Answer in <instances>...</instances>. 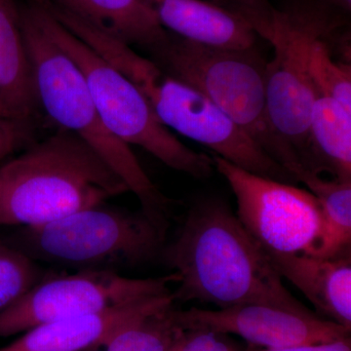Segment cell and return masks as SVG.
I'll list each match as a JSON object with an SVG mask.
<instances>
[{"label":"cell","instance_id":"cell-1","mask_svg":"<svg viewBox=\"0 0 351 351\" xmlns=\"http://www.w3.org/2000/svg\"><path fill=\"white\" fill-rule=\"evenodd\" d=\"M166 261L179 278L175 302L198 301L219 308L267 304L306 309L223 201H204L189 212Z\"/></svg>","mask_w":351,"mask_h":351},{"label":"cell","instance_id":"cell-2","mask_svg":"<svg viewBox=\"0 0 351 351\" xmlns=\"http://www.w3.org/2000/svg\"><path fill=\"white\" fill-rule=\"evenodd\" d=\"M128 191L91 145L59 128L0 167V226L43 225Z\"/></svg>","mask_w":351,"mask_h":351},{"label":"cell","instance_id":"cell-3","mask_svg":"<svg viewBox=\"0 0 351 351\" xmlns=\"http://www.w3.org/2000/svg\"><path fill=\"white\" fill-rule=\"evenodd\" d=\"M20 16L39 108L60 128L82 138L107 161L137 196L145 216L166 237L169 198L143 169L130 145L104 123L77 64L43 31L29 6L20 9Z\"/></svg>","mask_w":351,"mask_h":351},{"label":"cell","instance_id":"cell-4","mask_svg":"<svg viewBox=\"0 0 351 351\" xmlns=\"http://www.w3.org/2000/svg\"><path fill=\"white\" fill-rule=\"evenodd\" d=\"M93 48L138 88L169 130L205 145L215 156L253 174L286 184L298 182L209 99L165 75L129 44L101 34L95 39Z\"/></svg>","mask_w":351,"mask_h":351},{"label":"cell","instance_id":"cell-5","mask_svg":"<svg viewBox=\"0 0 351 351\" xmlns=\"http://www.w3.org/2000/svg\"><path fill=\"white\" fill-rule=\"evenodd\" d=\"M339 11L322 0H304L287 8L270 6L254 25L274 55L267 64L265 95L270 126L297 166L307 170L309 123L315 93L308 73L314 41L341 27Z\"/></svg>","mask_w":351,"mask_h":351},{"label":"cell","instance_id":"cell-6","mask_svg":"<svg viewBox=\"0 0 351 351\" xmlns=\"http://www.w3.org/2000/svg\"><path fill=\"white\" fill-rule=\"evenodd\" d=\"M149 54L157 68L209 99L295 178L297 166L269 124L265 95L267 62L255 47L217 49L169 32Z\"/></svg>","mask_w":351,"mask_h":351},{"label":"cell","instance_id":"cell-7","mask_svg":"<svg viewBox=\"0 0 351 351\" xmlns=\"http://www.w3.org/2000/svg\"><path fill=\"white\" fill-rule=\"evenodd\" d=\"M29 8L43 31L77 64L101 120L113 135L126 145L142 147L172 169L196 179L212 175L213 159L178 140L129 78L64 27L41 0H34Z\"/></svg>","mask_w":351,"mask_h":351},{"label":"cell","instance_id":"cell-8","mask_svg":"<svg viewBox=\"0 0 351 351\" xmlns=\"http://www.w3.org/2000/svg\"><path fill=\"white\" fill-rule=\"evenodd\" d=\"M164 239L143 212L101 204L43 225L21 226L10 244L36 263L119 272L156 257Z\"/></svg>","mask_w":351,"mask_h":351},{"label":"cell","instance_id":"cell-9","mask_svg":"<svg viewBox=\"0 0 351 351\" xmlns=\"http://www.w3.org/2000/svg\"><path fill=\"white\" fill-rule=\"evenodd\" d=\"M212 159L234 193L237 216L263 250L327 258L326 221L313 193L253 174L221 157Z\"/></svg>","mask_w":351,"mask_h":351},{"label":"cell","instance_id":"cell-10","mask_svg":"<svg viewBox=\"0 0 351 351\" xmlns=\"http://www.w3.org/2000/svg\"><path fill=\"white\" fill-rule=\"evenodd\" d=\"M176 274L158 278H130L106 270L46 276L10 308L0 313V338L23 334L56 321L169 294Z\"/></svg>","mask_w":351,"mask_h":351},{"label":"cell","instance_id":"cell-11","mask_svg":"<svg viewBox=\"0 0 351 351\" xmlns=\"http://www.w3.org/2000/svg\"><path fill=\"white\" fill-rule=\"evenodd\" d=\"M184 330L207 329L237 335L261 348L332 343L350 338V330L324 320L308 309H291L267 304H245L217 311L178 309Z\"/></svg>","mask_w":351,"mask_h":351},{"label":"cell","instance_id":"cell-12","mask_svg":"<svg viewBox=\"0 0 351 351\" xmlns=\"http://www.w3.org/2000/svg\"><path fill=\"white\" fill-rule=\"evenodd\" d=\"M175 304L173 293L145 298L43 325L23 332L4 351H90L132 321Z\"/></svg>","mask_w":351,"mask_h":351},{"label":"cell","instance_id":"cell-13","mask_svg":"<svg viewBox=\"0 0 351 351\" xmlns=\"http://www.w3.org/2000/svg\"><path fill=\"white\" fill-rule=\"evenodd\" d=\"M161 25L191 43L225 50L255 47L258 34L239 14L204 0H147Z\"/></svg>","mask_w":351,"mask_h":351},{"label":"cell","instance_id":"cell-14","mask_svg":"<svg viewBox=\"0 0 351 351\" xmlns=\"http://www.w3.org/2000/svg\"><path fill=\"white\" fill-rule=\"evenodd\" d=\"M267 254L281 278L299 289L330 321L351 330L350 249L328 258Z\"/></svg>","mask_w":351,"mask_h":351},{"label":"cell","instance_id":"cell-15","mask_svg":"<svg viewBox=\"0 0 351 351\" xmlns=\"http://www.w3.org/2000/svg\"><path fill=\"white\" fill-rule=\"evenodd\" d=\"M39 104L16 0H0V113L34 119Z\"/></svg>","mask_w":351,"mask_h":351},{"label":"cell","instance_id":"cell-16","mask_svg":"<svg viewBox=\"0 0 351 351\" xmlns=\"http://www.w3.org/2000/svg\"><path fill=\"white\" fill-rule=\"evenodd\" d=\"M129 45L151 51L167 39L147 0H48Z\"/></svg>","mask_w":351,"mask_h":351},{"label":"cell","instance_id":"cell-17","mask_svg":"<svg viewBox=\"0 0 351 351\" xmlns=\"http://www.w3.org/2000/svg\"><path fill=\"white\" fill-rule=\"evenodd\" d=\"M307 171L351 181V110L315 93L309 123Z\"/></svg>","mask_w":351,"mask_h":351},{"label":"cell","instance_id":"cell-18","mask_svg":"<svg viewBox=\"0 0 351 351\" xmlns=\"http://www.w3.org/2000/svg\"><path fill=\"white\" fill-rule=\"evenodd\" d=\"M175 304L132 321L90 351H171L186 330Z\"/></svg>","mask_w":351,"mask_h":351},{"label":"cell","instance_id":"cell-19","mask_svg":"<svg viewBox=\"0 0 351 351\" xmlns=\"http://www.w3.org/2000/svg\"><path fill=\"white\" fill-rule=\"evenodd\" d=\"M295 178L315 196L322 208L328 230L327 258L350 250L351 181L324 180L307 170L301 171Z\"/></svg>","mask_w":351,"mask_h":351},{"label":"cell","instance_id":"cell-20","mask_svg":"<svg viewBox=\"0 0 351 351\" xmlns=\"http://www.w3.org/2000/svg\"><path fill=\"white\" fill-rule=\"evenodd\" d=\"M38 263L8 242L0 241V313L45 278Z\"/></svg>","mask_w":351,"mask_h":351},{"label":"cell","instance_id":"cell-21","mask_svg":"<svg viewBox=\"0 0 351 351\" xmlns=\"http://www.w3.org/2000/svg\"><path fill=\"white\" fill-rule=\"evenodd\" d=\"M314 41L309 53L308 73L314 93L334 99L351 110L350 64L332 60L327 39Z\"/></svg>","mask_w":351,"mask_h":351},{"label":"cell","instance_id":"cell-22","mask_svg":"<svg viewBox=\"0 0 351 351\" xmlns=\"http://www.w3.org/2000/svg\"><path fill=\"white\" fill-rule=\"evenodd\" d=\"M34 136V119L0 115V161L31 145Z\"/></svg>","mask_w":351,"mask_h":351},{"label":"cell","instance_id":"cell-23","mask_svg":"<svg viewBox=\"0 0 351 351\" xmlns=\"http://www.w3.org/2000/svg\"><path fill=\"white\" fill-rule=\"evenodd\" d=\"M228 336L207 329L186 330L171 351H242Z\"/></svg>","mask_w":351,"mask_h":351},{"label":"cell","instance_id":"cell-24","mask_svg":"<svg viewBox=\"0 0 351 351\" xmlns=\"http://www.w3.org/2000/svg\"><path fill=\"white\" fill-rule=\"evenodd\" d=\"M219 5L239 14L249 22L269 5V0H215Z\"/></svg>","mask_w":351,"mask_h":351},{"label":"cell","instance_id":"cell-25","mask_svg":"<svg viewBox=\"0 0 351 351\" xmlns=\"http://www.w3.org/2000/svg\"><path fill=\"white\" fill-rule=\"evenodd\" d=\"M245 351H351L350 338L332 341V343H313V345H302L289 346L284 348H258Z\"/></svg>","mask_w":351,"mask_h":351},{"label":"cell","instance_id":"cell-26","mask_svg":"<svg viewBox=\"0 0 351 351\" xmlns=\"http://www.w3.org/2000/svg\"><path fill=\"white\" fill-rule=\"evenodd\" d=\"M328 5L337 9L339 12L350 13L351 0H322Z\"/></svg>","mask_w":351,"mask_h":351},{"label":"cell","instance_id":"cell-27","mask_svg":"<svg viewBox=\"0 0 351 351\" xmlns=\"http://www.w3.org/2000/svg\"><path fill=\"white\" fill-rule=\"evenodd\" d=\"M0 351H4L3 350H1V348H0Z\"/></svg>","mask_w":351,"mask_h":351},{"label":"cell","instance_id":"cell-28","mask_svg":"<svg viewBox=\"0 0 351 351\" xmlns=\"http://www.w3.org/2000/svg\"><path fill=\"white\" fill-rule=\"evenodd\" d=\"M0 114H1V113H0Z\"/></svg>","mask_w":351,"mask_h":351},{"label":"cell","instance_id":"cell-29","mask_svg":"<svg viewBox=\"0 0 351 351\" xmlns=\"http://www.w3.org/2000/svg\"><path fill=\"white\" fill-rule=\"evenodd\" d=\"M0 115H1V114H0Z\"/></svg>","mask_w":351,"mask_h":351}]
</instances>
